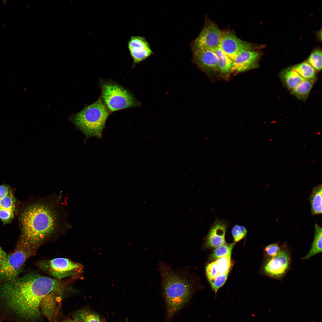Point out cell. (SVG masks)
I'll return each mask as SVG.
<instances>
[{
  "mask_svg": "<svg viewBox=\"0 0 322 322\" xmlns=\"http://www.w3.org/2000/svg\"><path fill=\"white\" fill-rule=\"evenodd\" d=\"M63 284L59 280L37 274L18 277L0 287V311L16 322L37 321L41 318L42 301Z\"/></svg>",
  "mask_w": 322,
  "mask_h": 322,
  "instance_id": "obj_1",
  "label": "cell"
},
{
  "mask_svg": "<svg viewBox=\"0 0 322 322\" xmlns=\"http://www.w3.org/2000/svg\"><path fill=\"white\" fill-rule=\"evenodd\" d=\"M60 198H39L27 205L20 216L23 239L37 247L55 233L67 227Z\"/></svg>",
  "mask_w": 322,
  "mask_h": 322,
  "instance_id": "obj_2",
  "label": "cell"
},
{
  "mask_svg": "<svg viewBox=\"0 0 322 322\" xmlns=\"http://www.w3.org/2000/svg\"><path fill=\"white\" fill-rule=\"evenodd\" d=\"M162 291L170 318L188 302L194 290L193 282L185 275L175 271L168 265H160Z\"/></svg>",
  "mask_w": 322,
  "mask_h": 322,
  "instance_id": "obj_3",
  "label": "cell"
},
{
  "mask_svg": "<svg viewBox=\"0 0 322 322\" xmlns=\"http://www.w3.org/2000/svg\"><path fill=\"white\" fill-rule=\"evenodd\" d=\"M109 115L107 109L99 98L75 114L71 120L84 134L86 139L92 137L100 138Z\"/></svg>",
  "mask_w": 322,
  "mask_h": 322,
  "instance_id": "obj_4",
  "label": "cell"
},
{
  "mask_svg": "<svg viewBox=\"0 0 322 322\" xmlns=\"http://www.w3.org/2000/svg\"><path fill=\"white\" fill-rule=\"evenodd\" d=\"M37 248L21 238L0 267V280L6 282L18 277L25 262L34 255Z\"/></svg>",
  "mask_w": 322,
  "mask_h": 322,
  "instance_id": "obj_5",
  "label": "cell"
},
{
  "mask_svg": "<svg viewBox=\"0 0 322 322\" xmlns=\"http://www.w3.org/2000/svg\"><path fill=\"white\" fill-rule=\"evenodd\" d=\"M100 86L103 101L111 112L140 105L129 91L118 84L106 81Z\"/></svg>",
  "mask_w": 322,
  "mask_h": 322,
  "instance_id": "obj_6",
  "label": "cell"
},
{
  "mask_svg": "<svg viewBox=\"0 0 322 322\" xmlns=\"http://www.w3.org/2000/svg\"><path fill=\"white\" fill-rule=\"evenodd\" d=\"M38 265L41 269L49 275L59 280L79 274L83 268L80 263L63 258L41 261Z\"/></svg>",
  "mask_w": 322,
  "mask_h": 322,
  "instance_id": "obj_7",
  "label": "cell"
},
{
  "mask_svg": "<svg viewBox=\"0 0 322 322\" xmlns=\"http://www.w3.org/2000/svg\"><path fill=\"white\" fill-rule=\"evenodd\" d=\"M219 47L233 61L239 53L247 50H260L264 46L242 40L230 31H222Z\"/></svg>",
  "mask_w": 322,
  "mask_h": 322,
  "instance_id": "obj_8",
  "label": "cell"
},
{
  "mask_svg": "<svg viewBox=\"0 0 322 322\" xmlns=\"http://www.w3.org/2000/svg\"><path fill=\"white\" fill-rule=\"evenodd\" d=\"M222 32L216 24L206 19L200 33L193 42V49H215L219 47Z\"/></svg>",
  "mask_w": 322,
  "mask_h": 322,
  "instance_id": "obj_9",
  "label": "cell"
},
{
  "mask_svg": "<svg viewBox=\"0 0 322 322\" xmlns=\"http://www.w3.org/2000/svg\"><path fill=\"white\" fill-rule=\"evenodd\" d=\"M290 264L289 251L286 248L283 247L277 256L267 258L263 267V272L268 276L281 279L288 270Z\"/></svg>",
  "mask_w": 322,
  "mask_h": 322,
  "instance_id": "obj_10",
  "label": "cell"
},
{
  "mask_svg": "<svg viewBox=\"0 0 322 322\" xmlns=\"http://www.w3.org/2000/svg\"><path fill=\"white\" fill-rule=\"evenodd\" d=\"M193 55V62L208 76L219 77L218 58L213 50L194 49Z\"/></svg>",
  "mask_w": 322,
  "mask_h": 322,
  "instance_id": "obj_11",
  "label": "cell"
},
{
  "mask_svg": "<svg viewBox=\"0 0 322 322\" xmlns=\"http://www.w3.org/2000/svg\"><path fill=\"white\" fill-rule=\"evenodd\" d=\"M262 55L260 50H247L241 52L233 61L232 72H242L258 68Z\"/></svg>",
  "mask_w": 322,
  "mask_h": 322,
  "instance_id": "obj_12",
  "label": "cell"
},
{
  "mask_svg": "<svg viewBox=\"0 0 322 322\" xmlns=\"http://www.w3.org/2000/svg\"><path fill=\"white\" fill-rule=\"evenodd\" d=\"M228 224L227 222L224 220L216 219L207 236L205 246L216 248L226 244L225 237Z\"/></svg>",
  "mask_w": 322,
  "mask_h": 322,
  "instance_id": "obj_13",
  "label": "cell"
},
{
  "mask_svg": "<svg viewBox=\"0 0 322 322\" xmlns=\"http://www.w3.org/2000/svg\"><path fill=\"white\" fill-rule=\"evenodd\" d=\"M128 47L135 64L144 61L152 53L146 40L143 37L139 36H131L128 42Z\"/></svg>",
  "mask_w": 322,
  "mask_h": 322,
  "instance_id": "obj_14",
  "label": "cell"
},
{
  "mask_svg": "<svg viewBox=\"0 0 322 322\" xmlns=\"http://www.w3.org/2000/svg\"><path fill=\"white\" fill-rule=\"evenodd\" d=\"M15 203L12 191L0 198V219L4 224L9 223L14 218Z\"/></svg>",
  "mask_w": 322,
  "mask_h": 322,
  "instance_id": "obj_15",
  "label": "cell"
},
{
  "mask_svg": "<svg viewBox=\"0 0 322 322\" xmlns=\"http://www.w3.org/2000/svg\"><path fill=\"white\" fill-rule=\"evenodd\" d=\"M279 76L284 86L290 92L304 79L295 70L293 66L282 70L279 74Z\"/></svg>",
  "mask_w": 322,
  "mask_h": 322,
  "instance_id": "obj_16",
  "label": "cell"
},
{
  "mask_svg": "<svg viewBox=\"0 0 322 322\" xmlns=\"http://www.w3.org/2000/svg\"><path fill=\"white\" fill-rule=\"evenodd\" d=\"M218 60L219 77L227 79L232 72L233 61L218 47L213 49Z\"/></svg>",
  "mask_w": 322,
  "mask_h": 322,
  "instance_id": "obj_17",
  "label": "cell"
},
{
  "mask_svg": "<svg viewBox=\"0 0 322 322\" xmlns=\"http://www.w3.org/2000/svg\"><path fill=\"white\" fill-rule=\"evenodd\" d=\"M63 287L52 292L46 296L42 301L40 306L44 314L49 319L51 320L53 318L56 306L57 296L61 291Z\"/></svg>",
  "mask_w": 322,
  "mask_h": 322,
  "instance_id": "obj_18",
  "label": "cell"
},
{
  "mask_svg": "<svg viewBox=\"0 0 322 322\" xmlns=\"http://www.w3.org/2000/svg\"><path fill=\"white\" fill-rule=\"evenodd\" d=\"M312 215L321 214L322 212V188L319 184L313 189L309 198Z\"/></svg>",
  "mask_w": 322,
  "mask_h": 322,
  "instance_id": "obj_19",
  "label": "cell"
},
{
  "mask_svg": "<svg viewBox=\"0 0 322 322\" xmlns=\"http://www.w3.org/2000/svg\"><path fill=\"white\" fill-rule=\"evenodd\" d=\"M315 235L312 245L308 253L301 259H308L322 252V229L318 224L315 225Z\"/></svg>",
  "mask_w": 322,
  "mask_h": 322,
  "instance_id": "obj_20",
  "label": "cell"
},
{
  "mask_svg": "<svg viewBox=\"0 0 322 322\" xmlns=\"http://www.w3.org/2000/svg\"><path fill=\"white\" fill-rule=\"evenodd\" d=\"M315 81L304 79L290 92L298 99L305 101L308 98Z\"/></svg>",
  "mask_w": 322,
  "mask_h": 322,
  "instance_id": "obj_21",
  "label": "cell"
},
{
  "mask_svg": "<svg viewBox=\"0 0 322 322\" xmlns=\"http://www.w3.org/2000/svg\"><path fill=\"white\" fill-rule=\"evenodd\" d=\"M293 67L304 79L316 80L317 71L307 62H303Z\"/></svg>",
  "mask_w": 322,
  "mask_h": 322,
  "instance_id": "obj_22",
  "label": "cell"
},
{
  "mask_svg": "<svg viewBox=\"0 0 322 322\" xmlns=\"http://www.w3.org/2000/svg\"><path fill=\"white\" fill-rule=\"evenodd\" d=\"M75 322H101L97 313L86 309L77 311L74 316Z\"/></svg>",
  "mask_w": 322,
  "mask_h": 322,
  "instance_id": "obj_23",
  "label": "cell"
},
{
  "mask_svg": "<svg viewBox=\"0 0 322 322\" xmlns=\"http://www.w3.org/2000/svg\"><path fill=\"white\" fill-rule=\"evenodd\" d=\"M235 243L225 244L217 247L213 250L210 258L213 260H216L219 258L226 256H231V252Z\"/></svg>",
  "mask_w": 322,
  "mask_h": 322,
  "instance_id": "obj_24",
  "label": "cell"
},
{
  "mask_svg": "<svg viewBox=\"0 0 322 322\" xmlns=\"http://www.w3.org/2000/svg\"><path fill=\"white\" fill-rule=\"evenodd\" d=\"M307 62L317 72L322 69V50L320 48L314 50L308 58Z\"/></svg>",
  "mask_w": 322,
  "mask_h": 322,
  "instance_id": "obj_25",
  "label": "cell"
},
{
  "mask_svg": "<svg viewBox=\"0 0 322 322\" xmlns=\"http://www.w3.org/2000/svg\"><path fill=\"white\" fill-rule=\"evenodd\" d=\"M231 256H224L215 260L219 274L229 272L231 267Z\"/></svg>",
  "mask_w": 322,
  "mask_h": 322,
  "instance_id": "obj_26",
  "label": "cell"
},
{
  "mask_svg": "<svg viewBox=\"0 0 322 322\" xmlns=\"http://www.w3.org/2000/svg\"><path fill=\"white\" fill-rule=\"evenodd\" d=\"M229 272L219 274L213 278L208 280L213 290L216 294L218 290L225 283Z\"/></svg>",
  "mask_w": 322,
  "mask_h": 322,
  "instance_id": "obj_27",
  "label": "cell"
},
{
  "mask_svg": "<svg viewBox=\"0 0 322 322\" xmlns=\"http://www.w3.org/2000/svg\"><path fill=\"white\" fill-rule=\"evenodd\" d=\"M247 230L243 226L237 225H235L231 230V233L235 242H238L246 236Z\"/></svg>",
  "mask_w": 322,
  "mask_h": 322,
  "instance_id": "obj_28",
  "label": "cell"
},
{
  "mask_svg": "<svg viewBox=\"0 0 322 322\" xmlns=\"http://www.w3.org/2000/svg\"><path fill=\"white\" fill-rule=\"evenodd\" d=\"M281 248L278 243H274L267 246L264 250L268 258H270L277 256L280 252Z\"/></svg>",
  "mask_w": 322,
  "mask_h": 322,
  "instance_id": "obj_29",
  "label": "cell"
},
{
  "mask_svg": "<svg viewBox=\"0 0 322 322\" xmlns=\"http://www.w3.org/2000/svg\"><path fill=\"white\" fill-rule=\"evenodd\" d=\"M205 270L208 280L212 279L219 274L215 261L208 264L206 267Z\"/></svg>",
  "mask_w": 322,
  "mask_h": 322,
  "instance_id": "obj_30",
  "label": "cell"
},
{
  "mask_svg": "<svg viewBox=\"0 0 322 322\" xmlns=\"http://www.w3.org/2000/svg\"><path fill=\"white\" fill-rule=\"evenodd\" d=\"M7 254L0 246V267L5 259Z\"/></svg>",
  "mask_w": 322,
  "mask_h": 322,
  "instance_id": "obj_31",
  "label": "cell"
},
{
  "mask_svg": "<svg viewBox=\"0 0 322 322\" xmlns=\"http://www.w3.org/2000/svg\"><path fill=\"white\" fill-rule=\"evenodd\" d=\"M69 322H75L74 321L72 320H70L69 321Z\"/></svg>",
  "mask_w": 322,
  "mask_h": 322,
  "instance_id": "obj_32",
  "label": "cell"
},
{
  "mask_svg": "<svg viewBox=\"0 0 322 322\" xmlns=\"http://www.w3.org/2000/svg\"><path fill=\"white\" fill-rule=\"evenodd\" d=\"M126 322H128V321H127V320H126Z\"/></svg>",
  "mask_w": 322,
  "mask_h": 322,
  "instance_id": "obj_33",
  "label": "cell"
},
{
  "mask_svg": "<svg viewBox=\"0 0 322 322\" xmlns=\"http://www.w3.org/2000/svg\"><path fill=\"white\" fill-rule=\"evenodd\" d=\"M69 322V321H67V322Z\"/></svg>",
  "mask_w": 322,
  "mask_h": 322,
  "instance_id": "obj_34",
  "label": "cell"
}]
</instances>
